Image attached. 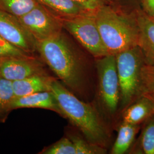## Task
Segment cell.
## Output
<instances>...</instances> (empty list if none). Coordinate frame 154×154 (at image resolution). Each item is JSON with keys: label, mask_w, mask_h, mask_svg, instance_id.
Masks as SVG:
<instances>
[{"label": "cell", "mask_w": 154, "mask_h": 154, "mask_svg": "<svg viewBox=\"0 0 154 154\" xmlns=\"http://www.w3.org/2000/svg\"><path fill=\"white\" fill-rule=\"evenodd\" d=\"M69 138L72 140L75 146L77 154H103L107 153L105 147L89 141L82 135H71Z\"/></svg>", "instance_id": "18"}, {"label": "cell", "mask_w": 154, "mask_h": 154, "mask_svg": "<svg viewBox=\"0 0 154 154\" xmlns=\"http://www.w3.org/2000/svg\"><path fill=\"white\" fill-rule=\"evenodd\" d=\"M50 74L37 75L12 82L16 97H20L32 94L50 91V86L55 79Z\"/></svg>", "instance_id": "13"}, {"label": "cell", "mask_w": 154, "mask_h": 154, "mask_svg": "<svg viewBox=\"0 0 154 154\" xmlns=\"http://www.w3.org/2000/svg\"><path fill=\"white\" fill-rule=\"evenodd\" d=\"M22 108H38L51 110L63 117L55 96L51 91L16 97L11 103V110Z\"/></svg>", "instance_id": "11"}, {"label": "cell", "mask_w": 154, "mask_h": 154, "mask_svg": "<svg viewBox=\"0 0 154 154\" xmlns=\"http://www.w3.org/2000/svg\"><path fill=\"white\" fill-rule=\"evenodd\" d=\"M33 55L11 44L0 35V60L9 58L25 57Z\"/></svg>", "instance_id": "22"}, {"label": "cell", "mask_w": 154, "mask_h": 154, "mask_svg": "<svg viewBox=\"0 0 154 154\" xmlns=\"http://www.w3.org/2000/svg\"><path fill=\"white\" fill-rule=\"evenodd\" d=\"M116 5L128 9L131 8L133 10L139 8L138 7L139 3L142 2V0H111Z\"/></svg>", "instance_id": "24"}, {"label": "cell", "mask_w": 154, "mask_h": 154, "mask_svg": "<svg viewBox=\"0 0 154 154\" xmlns=\"http://www.w3.org/2000/svg\"><path fill=\"white\" fill-rule=\"evenodd\" d=\"M137 9L129 11L111 3L101 6L95 12L99 33L109 54L116 55L138 46Z\"/></svg>", "instance_id": "3"}, {"label": "cell", "mask_w": 154, "mask_h": 154, "mask_svg": "<svg viewBox=\"0 0 154 154\" xmlns=\"http://www.w3.org/2000/svg\"><path fill=\"white\" fill-rule=\"evenodd\" d=\"M36 0H0V9L19 17L37 5Z\"/></svg>", "instance_id": "17"}, {"label": "cell", "mask_w": 154, "mask_h": 154, "mask_svg": "<svg viewBox=\"0 0 154 154\" xmlns=\"http://www.w3.org/2000/svg\"><path fill=\"white\" fill-rule=\"evenodd\" d=\"M129 154H154V114L142 124L140 135Z\"/></svg>", "instance_id": "16"}, {"label": "cell", "mask_w": 154, "mask_h": 154, "mask_svg": "<svg viewBox=\"0 0 154 154\" xmlns=\"http://www.w3.org/2000/svg\"><path fill=\"white\" fill-rule=\"evenodd\" d=\"M37 52L58 80L76 95L85 94L89 83L86 57L63 30L37 42Z\"/></svg>", "instance_id": "1"}, {"label": "cell", "mask_w": 154, "mask_h": 154, "mask_svg": "<svg viewBox=\"0 0 154 154\" xmlns=\"http://www.w3.org/2000/svg\"><path fill=\"white\" fill-rule=\"evenodd\" d=\"M36 1L61 19L78 16L90 12L72 0Z\"/></svg>", "instance_id": "14"}, {"label": "cell", "mask_w": 154, "mask_h": 154, "mask_svg": "<svg viewBox=\"0 0 154 154\" xmlns=\"http://www.w3.org/2000/svg\"><path fill=\"white\" fill-rule=\"evenodd\" d=\"M18 18L37 42L55 36L63 30L61 18L39 4Z\"/></svg>", "instance_id": "7"}, {"label": "cell", "mask_w": 154, "mask_h": 154, "mask_svg": "<svg viewBox=\"0 0 154 154\" xmlns=\"http://www.w3.org/2000/svg\"><path fill=\"white\" fill-rule=\"evenodd\" d=\"M142 9L146 13L152 16L154 13V0H142Z\"/></svg>", "instance_id": "25"}, {"label": "cell", "mask_w": 154, "mask_h": 154, "mask_svg": "<svg viewBox=\"0 0 154 154\" xmlns=\"http://www.w3.org/2000/svg\"><path fill=\"white\" fill-rule=\"evenodd\" d=\"M39 154H77L74 143L69 137H63L45 148Z\"/></svg>", "instance_id": "21"}, {"label": "cell", "mask_w": 154, "mask_h": 154, "mask_svg": "<svg viewBox=\"0 0 154 154\" xmlns=\"http://www.w3.org/2000/svg\"><path fill=\"white\" fill-rule=\"evenodd\" d=\"M151 16L154 17V13H153V14H152V16Z\"/></svg>", "instance_id": "26"}, {"label": "cell", "mask_w": 154, "mask_h": 154, "mask_svg": "<svg viewBox=\"0 0 154 154\" xmlns=\"http://www.w3.org/2000/svg\"><path fill=\"white\" fill-rule=\"evenodd\" d=\"M46 65L34 55L14 57L0 60V75L14 82L37 75L49 74Z\"/></svg>", "instance_id": "8"}, {"label": "cell", "mask_w": 154, "mask_h": 154, "mask_svg": "<svg viewBox=\"0 0 154 154\" xmlns=\"http://www.w3.org/2000/svg\"><path fill=\"white\" fill-rule=\"evenodd\" d=\"M116 58L121 89L120 109L123 111L141 97V73L145 61L139 46L118 53Z\"/></svg>", "instance_id": "4"}, {"label": "cell", "mask_w": 154, "mask_h": 154, "mask_svg": "<svg viewBox=\"0 0 154 154\" xmlns=\"http://www.w3.org/2000/svg\"><path fill=\"white\" fill-rule=\"evenodd\" d=\"M82 6L87 11L95 13L101 6L113 3L111 0H72Z\"/></svg>", "instance_id": "23"}, {"label": "cell", "mask_w": 154, "mask_h": 154, "mask_svg": "<svg viewBox=\"0 0 154 154\" xmlns=\"http://www.w3.org/2000/svg\"><path fill=\"white\" fill-rule=\"evenodd\" d=\"M0 35L11 44L33 55L37 41L19 21L18 17L0 9Z\"/></svg>", "instance_id": "9"}, {"label": "cell", "mask_w": 154, "mask_h": 154, "mask_svg": "<svg viewBox=\"0 0 154 154\" xmlns=\"http://www.w3.org/2000/svg\"><path fill=\"white\" fill-rule=\"evenodd\" d=\"M154 114V101L141 96L123 111L122 122L132 125H141Z\"/></svg>", "instance_id": "12"}, {"label": "cell", "mask_w": 154, "mask_h": 154, "mask_svg": "<svg viewBox=\"0 0 154 154\" xmlns=\"http://www.w3.org/2000/svg\"><path fill=\"white\" fill-rule=\"evenodd\" d=\"M136 12L139 28L138 46L143 53L145 63L154 65V17L140 8Z\"/></svg>", "instance_id": "10"}, {"label": "cell", "mask_w": 154, "mask_h": 154, "mask_svg": "<svg viewBox=\"0 0 154 154\" xmlns=\"http://www.w3.org/2000/svg\"><path fill=\"white\" fill-rule=\"evenodd\" d=\"M141 96L154 102V65L144 64L141 73Z\"/></svg>", "instance_id": "20"}, {"label": "cell", "mask_w": 154, "mask_h": 154, "mask_svg": "<svg viewBox=\"0 0 154 154\" xmlns=\"http://www.w3.org/2000/svg\"><path fill=\"white\" fill-rule=\"evenodd\" d=\"M50 91L55 96L63 118L89 141L106 148L110 131L97 107L78 98L58 79L55 78L51 82Z\"/></svg>", "instance_id": "2"}, {"label": "cell", "mask_w": 154, "mask_h": 154, "mask_svg": "<svg viewBox=\"0 0 154 154\" xmlns=\"http://www.w3.org/2000/svg\"><path fill=\"white\" fill-rule=\"evenodd\" d=\"M16 96L12 82L0 75V116L11 111V106Z\"/></svg>", "instance_id": "19"}, {"label": "cell", "mask_w": 154, "mask_h": 154, "mask_svg": "<svg viewBox=\"0 0 154 154\" xmlns=\"http://www.w3.org/2000/svg\"><path fill=\"white\" fill-rule=\"evenodd\" d=\"M98 81V97L105 112L114 116L121 102V89L116 69V55H106L95 59Z\"/></svg>", "instance_id": "6"}, {"label": "cell", "mask_w": 154, "mask_h": 154, "mask_svg": "<svg viewBox=\"0 0 154 154\" xmlns=\"http://www.w3.org/2000/svg\"><path fill=\"white\" fill-rule=\"evenodd\" d=\"M61 21L63 30L95 59L109 55L99 33L95 13L88 12L78 16L61 19Z\"/></svg>", "instance_id": "5"}, {"label": "cell", "mask_w": 154, "mask_h": 154, "mask_svg": "<svg viewBox=\"0 0 154 154\" xmlns=\"http://www.w3.org/2000/svg\"><path fill=\"white\" fill-rule=\"evenodd\" d=\"M140 128L141 125H132L122 122L110 154H124L130 152Z\"/></svg>", "instance_id": "15"}]
</instances>
